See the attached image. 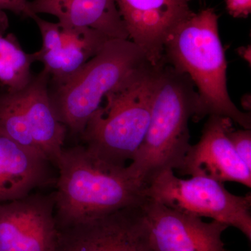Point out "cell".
Instances as JSON below:
<instances>
[{"label":"cell","mask_w":251,"mask_h":251,"mask_svg":"<svg viewBox=\"0 0 251 251\" xmlns=\"http://www.w3.org/2000/svg\"><path fill=\"white\" fill-rule=\"evenodd\" d=\"M57 168L54 218L58 230L147 199L148 185L130 173L99 161L85 146L63 150Z\"/></svg>","instance_id":"cell-1"},{"label":"cell","mask_w":251,"mask_h":251,"mask_svg":"<svg viewBox=\"0 0 251 251\" xmlns=\"http://www.w3.org/2000/svg\"><path fill=\"white\" fill-rule=\"evenodd\" d=\"M219 16L202 10L180 23L165 43L163 61L187 75L198 93L194 122L219 115L251 129L250 112L236 106L227 85V60L219 33Z\"/></svg>","instance_id":"cell-2"},{"label":"cell","mask_w":251,"mask_h":251,"mask_svg":"<svg viewBox=\"0 0 251 251\" xmlns=\"http://www.w3.org/2000/svg\"><path fill=\"white\" fill-rule=\"evenodd\" d=\"M198 93L192 81L163 61L157 77L150 124L127 168L147 185L167 170H179L191 148L188 122L196 113Z\"/></svg>","instance_id":"cell-3"},{"label":"cell","mask_w":251,"mask_h":251,"mask_svg":"<svg viewBox=\"0 0 251 251\" xmlns=\"http://www.w3.org/2000/svg\"><path fill=\"white\" fill-rule=\"evenodd\" d=\"M161 64H149L107 94L81 138L99 161L125 168L143 143Z\"/></svg>","instance_id":"cell-4"},{"label":"cell","mask_w":251,"mask_h":251,"mask_svg":"<svg viewBox=\"0 0 251 251\" xmlns=\"http://www.w3.org/2000/svg\"><path fill=\"white\" fill-rule=\"evenodd\" d=\"M150 64L129 39H110L79 72L50 89L56 115L74 136H82L107 94Z\"/></svg>","instance_id":"cell-5"},{"label":"cell","mask_w":251,"mask_h":251,"mask_svg":"<svg viewBox=\"0 0 251 251\" xmlns=\"http://www.w3.org/2000/svg\"><path fill=\"white\" fill-rule=\"evenodd\" d=\"M147 198L185 214L206 217L240 230L251 240V196H236L224 184L204 176L182 179L173 170L157 175L146 188Z\"/></svg>","instance_id":"cell-6"},{"label":"cell","mask_w":251,"mask_h":251,"mask_svg":"<svg viewBox=\"0 0 251 251\" xmlns=\"http://www.w3.org/2000/svg\"><path fill=\"white\" fill-rule=\"evenodd\" d=\"M141 205L59 230L57 251H153Z\"/></svg>","instance_id":"cell-7"},{"label":"cell","mask_w":251,"mask_h":251,"mask_svg":"<svg viewBox=\"0 0 251 251\" xmlns=\"http://www.w3.org/2000/svg\"><path fill=\"white\" fill-rule=\"evenodd\" d=\"M54 193L0 203V251H57Z\"/></svg>","instance_id":"cell-8"},{"label":"cell","mask_w":251,"mask_h":251,"mask_svg":"<svg viewBox=\"0 0 251 251\" xmlns=\"http://www.w3.org/2000/svg\"><path fill=\"white\" fill-rule=\"evenodd\" d=\"M141 208L153 251H226L222 234L227 225L204 222L150 198Z\"/></svg>","instance_id":"cell-9"},{"label":"cell","mask_w":251,"mask_h":251,"mask_svg":"<svg viewBox=\"0 0 251 251\" xmlns=\"http://www.w3.org/2000/svg\"><path fill=\"white\" fill-rule=\"evenodd\" d=\"M128 31L153 66L163 62V49L170 34L192 16L188 0H115Z\"/></svg>","instance_id":"cell-10"},{"label":"cell","mask_w":251,"mask_h":251,"mask_svg":"<svg viewBox=\"0 0 251 251\" xmlns=\"http://www.w3.org/2000/svg\"><path fill=\"white\" fill-rule=\"evenodd\" d=\"M233 122L228 117L210 115L202 136L191 145L179 171L183 175L204 176L220 182L234 181L251 187V170L242 161L229 141L227 132Z\"/></svg>","instance_id":"cell-11"},{"label":"cell","mask_w":251,"mask_h":251,"mask_svg":"<svg viewBox=\"0 0 251 251\" xmlns=\"http://www.w3.org/2000/svg\"><path fill=\"white\" fill-rule=\"evenodd\" d=\"M45 155L0 134V203L21 199L33 190L54 184Z\"/></svg>","instance_id":"cell-12"},{"label":"cell","mask_w":251,"mask_h":251,"mask_svg":"<svg viewBox=\"0 0 251 251\" xmlns=\"http://www.w3.org/2000/svg\"><path fill=\"white\" fill-rule=\"evenodd\" d=\"M28 9L31 18L50 14L67 27L90 28L110 39H129L115 0H33Z\"/></svg>","instance_id":"cell-13"},{"label":"cell","mask_w":251,"mask_h":251,"mask_svg":"<svg viewBox=\"0 0 251 251\" xmlns=\"http://www.w3.org/2000/svg\"><path fill=\"white\" fill-rule=\"evenodd\" d=\"M50 80L49 74L43 69L33 75L20 94L33 139L41 152L57 168L68 132L52 107Z\"/></svg>","instance_id":"cell-14"},{"label":"cell","mask_w":251,"mask_h":251,"mask_svg":"<svg viewBox=\"0 0 251 251\" xmlns=\"http://www.w3.org/2000/svg\"><path fill=\"white\" fill-rule=\"evenodd\" d=\"M60 25L62 46L57 50L32 53L34 62L44 64L50 83L58 85L69 80L103 49L110 39L90 28Z\"/></svg>","instance_id":"cell-15"},{"label":"cell","mask_w":251,"mask_h":251,"mask_svg":"<svg viewBox=\"0 0 251 251\" xmlns=\"http://www.w3.org/2000/svg\"><path fill=\"white\" fill-rule=\"evenodd\" d=\"M32 54L23 50L14 34L4 36L0 33V84L10 92L23 90L33 75Z\"/></svg>","instance_id":"cell-16"},{"label":"cell","mask_w":251,"mask_h":251,"mask_svg":"<svg viewBox=\"0 0 251 251\" xmlns=\"http://www.w3.org/2000/svg\"><path fill=\"white\" fill-rule=\"evenodd\" d=\"M0 134L23 147L42 153L31 135L20 91L0 92Z\"/></svg>","instance_id":"cell-17"},{"label":"cell","mask_w":251,"mask_h":251,"mask_svg":"<svg viewBox=\"0 0 251 251\" xmlns=\"http://www.w3.org/2000/svg\"><path fill=\"white\" fill-rule=\"evenodd\" d=\"M229 141L239 158L251 170V130H234L231 128L227 132Z\"/></svg>","instance_id":"cell-18"},{"label":"cell","mask_w":251,"mask_h":251,"mask_svg":"<svg viewBox=\"0 0 251 251\" xmlns=\"http://www.w3.org/2000/svg\"><path fill=\"white\" fill-rule=\"evenodd\" d=\"M226 9L234 18H247L251 12V0H226Z\"/></svg>","instance_id":"cell-19"},{"label":"cell","mask_w":251,"mask_h":251,"mask_svg":"<svg viewBox=\"0 0 251 251\" xmlns=\"http://www.w3.org/2000/svg\"><path fill=\"white\" fill-rule=\"evenodd\" d=\"M28 4L27 0H0V14L7 10L17 16L29 18Z\"/></svg>","instance_id":"cell-20"},{"label":"cell","mask_w":251,"mask_h":251,"mask_svg":"<svg viewBox=\"0 0 251 251\" xmlns=\"http://www.w3.org/2000/svg\"><path fill=\"white\" fill-rule=\"evenodd\" d=\"M239 54H241V55L243 57H244V59H247L248 62H250V59H249V53H251V49L249 47L247 48H242V49L239 50Z\"/></svg>","instance_id":"cell-21"},{"label":"cell","mask_w":251,"mask_h":251,"mask_svg":"<svg viewBox=\"0 0 251 251\" xmlns=\"http://www.w3.org/2000/svg\"><path fill=\"white\" fill-rule=\"evenodd\" d=\"M188 1H190V0H188Z\"/></svg>","instance_id":"cell-22"}]
</instances>
